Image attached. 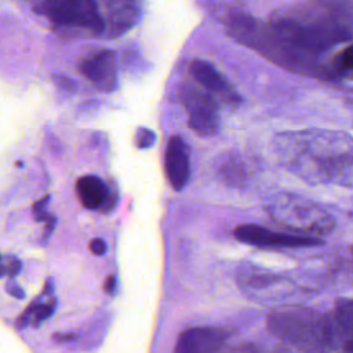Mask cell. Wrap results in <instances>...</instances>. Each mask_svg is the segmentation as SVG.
Returning <instances> with one entry per match:
<instances>
[{
    "mask_svg": "<svg viewBox=\"0 0 353 353\" xmlns=\"http://www.w3.org/2000/svg\"><path fill=\"white\" fill-rule=\"evenodd\" d=\"M269 330L303 353H327L338 346L331 314L309 309H285L268 317Z\"/></svg>",
    "mask_w": 353,
    "mask_h": 353,
    "instance_id": "cell-2",
    "label": "cell"
},
{
    "mask_svg": "<svg viewBox=\"0 0 353 353\" xmlns=\"http://www.w3.org/2000/svg\"><path fill=\"white\" fill-rule=\"evenodd\" d=\"M88 248L95 255H102L106 251V244L102 239H92L88 244Z\"/></svg>",
    "mask_w": 353,
    "mask_h": 353,
    "instance_id": "cell-18",
    "label": "cell"
},
{
    "mask_svg": "<svg viewBox=\"0 0 353 353\" xmlns=\"http://www.w3.org/2000/svg\"><path fill=\"white\" fill-rule=\"evenodd\" d=\"M226 338L219 327H190L179 334L174 353H218Z\"/></svg>",
    "mask_w": 353,
    "mask_h": 353,
    "instance_id": "cell-8",
    "label": "cell"
},
{
    "mask_svg": "<svg viewBox=\"0 0 353 353\" xmlns=\"http://www.w3.org/2000/svg\"><path fill=\"white\" fill-rule=\"evenodd\" d=\"M80 73L98 90L109 92L117 87L116 55L110 50L98 51L79 65Z\"/></svg>",
    "mask_w": 353,
    "mask_h": 353,
    "instance_id": "cell-9",
    "label": "cell"
},
{
    "mask_svg": "<svg viewBox=\"0 0 353 353\" xmlns=\"http://www.w3.org/2000/svg\"><path fill=\"white\" fill-rule=\"evenodd\" d=\"M233 236L239 241H243L251 245H259V247L296 248V247H312L321 243L320 240L310 236L273 232L270 229H266L259 225H252V223L239 225L233 230Z\"/></svg>",
    "mask_w": 353,
    "mask_h": 353,
    "instance_id": "cell-6",
    "label": "cell"
},
{
    "mask_svg": "<svg viewBox=\"0 0 353 353\" xmlns=\"http://www.w3.org/2000/svg\"><path fill=\"white\" fill-rule=\"evenodd\" d=\"M179 101L188 112V124L196 134L201 137L216 134L219 119L218 106L212 95L188 85L181 88Z\"/></svg>",
    "mask_w": 353,
    "mask_h": 353,
    "instance_id": "cell-5",
    "label": "cell"
},
{
    "mask_svg": "<svg viewBox=\"0 0 353 353\" xmlns=\"http://www.w3.org/2000/svg\"><path fill=\"white\" fill-rule=\"evenodd\" d=\"M40 7V12L65 34L95 36L105 29L97 0H46Z\"/></svg>",
    "mask_w": 353,
    "mask_h": 353,
    "instance_id": "cell-3",
    "label": "cell"
},
{
    "mask_svg": "<svg viewBox=\"0 0 353 353\" xmlns=\"http://www.w3.org/2000/svg\"><path fill=\"white\" fill-rule=\"evenodd\" d=\"M54 302L50 303H32L25 313L19 317L21 324L25 325L26 323H30L33 325H37L39 323H41L43 320H46L47 317L51 316V313L54 312Z\"/></svg>",
    "mask_w": 353,
    "mask_h": 353,
    "instance_id": "cell-14",
    "label": "cell"
},
{
    "mask_svg": "<svg viewBox=\"0 0 353 353\" xmlns=\"http://www.w3.org/2000/svg\"><path fill=\"white\" fill-rule=\"evenodd\" d=\"M272 216L288 228L306 232H327L332 228V219L310 203L298 199L283 197L272 210Z\"/></svg>",
    "mask_w": 353,
    "mask_h": 353,
    "instance_id": "cell-4",
    "label": "cell"
},
{
    "mask_svg": "<svg viewBox=\"0 0 353 353\" xmlns=\"http://www.w3.org/2000/svg\"><path fill=\"white\" fill-rule=\"evenodd\" d=\"M291 46L312 61L321 51L349 40V28L331 6H301L274 12L270 23Z\"/></svg>",
    "mask_w": 353,
    "mask_h": 353,
    "instance_id": "cell-1",
    "label": "cell"
},
{
    "mask_svg": "<svg viewBox=\"0 0 353 353\" xmlns=\"http://www.w3.org/2000/svg\"><path fill=\"white\" fill-rule=\"evenodd\" d=\"M330 1H332V3H334V1H341V0H330Z\"/></svg>",
    "mask_w": 353,
    "mask_h": 353,
    "instance_id": "cell-21",
    "label": "cell"
},
{
    "mask_svg": "<svg viewBox=\"0 0 353 353\" xmlns=\"http://www.w3.org/2000/svg\"><path fill=\"white\" fill-rule=\"evenodd\" d=\"M331 320L336 334L338 346H343L347 352L353 353V299H338Z\"/></svg>",
    "mask_w": 353,
    "mask_h": 353,
    "instance_id": "cell-12",
    "label": "cell"
},
{
    "mask_svg": "<svg viewBox=\"0 0 353 353\" xmlns=\"http://www.w3.org/2000/svg\"><path fill=\"white\" fill-rule=\"evenodd\" d=\"M328 77L353 79V41L338 50L331 57Z\"/></svg>",
    "mask_w": 353,
    "mask_h": 353,
    "instance_id": "cell-13",
    "label": "cell"
},
{
    "mask_svg": "<svg viewBox=\"0 0 353 353\" xmlns=\"http://www.w3.org/2000/svg\"><path fill=\"white\" fill-rule=\"evenodd\" d=\"M352 251H353V248H352Z\"/></svg>",
    "mask_w": 353,
    "mask_h": 353,
    "instance_id": "cell-22",
    "label": "cell"
},
{
    "mask_svg": "<svg viewBox=\"0 0 353 353\" xmlns=\"http://www.w3.org/2000/svg\"><path fill=\"white\" fill-rule=\"evenodd\" d=\"M114 284H116V279H114L113 276H109V277L106 279V281H105V291H106L108 294H112L113 290H114Z\"/></svg>",
    "mask_w": 353,
    "mask_h": 353,
    "instance_id": "cell-20",
    "label": "cell"
},
{
    "mask_svg": "<svg viewBox=\"0 0 353 353\" xmlns=\"http://www.w3.org/2000/svg\"><path fill=\"white\" fill-rule=\"evenodd\" d=\"M165 175L174 190H182L190 178L189 146L179 135H172L164 153Z\"/></svg>",
    "mask_w": 353,
    "mask_h": 353,
    "instance_id": "cell-10",
    "label": "cell"
},
{
    "mask_svg": "<svg viewBox=\"0 0 353 353\" xmlns=\"http://www.w3.org/2000/svg\"><path fill=\"white\" fill-rule=\"evenodd\" d=\"M189 70L193 79L208 92H211L212 97L219 98L222 102L230 106H237L241 102V97L234 87L210 62L204 59H193L189 65Z\"/></svg>",
    "mask_w": 353,
    "mask_h": 353,
    "instance_id": "cell-7",
    "label": "cell"
},
{
    "mask_svg": "<svg viewBox=\"0 0 353 353\" xmlns=\"http://www.w3.org/2000/svg\"><path fill=\"white\" fill-rule=\"evenodd\" d=\"M156 142V135L152 130L141 127L135 135V143L139 149H149Z\"/></svg>",
    "mask_w": 353,
    "mask_h": 353,
    "instance_id": "cell-15",
    "label": "cell"
},
{
    "mask_svg": "<svg viewBox=\"0 0 353 353\" xmlns=\"http://www.w3.org/2000/svg\"><path fill=\"white\" fill-rule=\"evenodd\" d=\"M1 269H3L4 274L14 276L21 270V262L12 255H4L3 262H1Z\"/></svg>",
    "mask_w": 353,
    "mask_h": 353,
    "instance_id": "cell-17",
    "label": "cell"
},
{
    "mask_svg": "<svg viewBox=\"0 0 353 353\" xmlns=\"http://www.w3.org/2000/svg\"><path fill=\"white\" fill-rule=\"evenodd\" d=\"M109 7H121V6H134L135 0H108Z\"/></svg>",
    "mask_w": 353,
    "mask_h": 353,
    "instance_id": "cell-19",
    "label": "cell"
},
{
    "mask_svg": "<svg viewBox=\"0 0 353 353\" xmlns=\"http://www.w3.org/2000/svg\"><path fill=\"white\" fill-rule=\"evenodd\" d=\"M76 193L84 208L109 211L116 203V194L95 175H83L76 181Z\"/></svg>",
    "mask_w": 353,
    "mask_h": 353,
    "instance_id": "cell-11",
    "label": "cell"
},
{
    "mask_svg": "<svg viewBox=\"0 0 353 353\" xmlns=\"http://www.w3.org/2000/svg\"><path fill=\"white\" fill-rule=\"evenodd\" d=\"M241 170H243V167L237 160H230L223 165L222 172H223V176L226 179L234 182V181H240L243 178Z\"/></svg>",
    "mask_w": 353,
    "mask_h": 353,
    "instance_id": "cell-16",
    "label": "cell"
}]
</instances>
